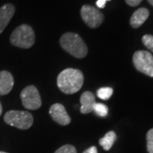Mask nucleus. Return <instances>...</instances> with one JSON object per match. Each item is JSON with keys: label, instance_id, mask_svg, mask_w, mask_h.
I'll return each instance as SVG.
<instances>
[{"label": "nucleus", "instance_id": "22", "mask_svg": "<svg viewBox=\"0 0 153 153\" xmlns=\"http://www.w3.org/2000/svg\"><path fill=\"white\" fill-rule=\"evenodd\" d=\"M147 1H148V3H149L151 5L153 6V0H147Z\"/></svg>", "mask_w": 153, "mask_h": 153}, {"label": "nucleus", "instance_id": "13", "mask_svg": "<svg viewBox=\"0 0 153 153\" xmlns=\"http://www.w3.org/2000/svg\"><path fill=\"white\" fill-rule=\"evenodd\" d=\"M117 140V134L113 131L108 132L104 137L100 139L99 143L102 146L105 151H109L111 148L112 147L113 144Z\"/></svg>", "mask_w": 153, "mask_h": 153}, {"label": "nucleus", "instance_id": "11", "mask_svg": "<svg viewBox=\"0 0 153 153\" xmlns=\"http://www.w3.org/2000/svg\"><path fill=\"white\" fill-rule=\"evenodd\" d=\"M80 103H81V113L82 114H88L94 111V105L96 103L95 101V96L92 92L86 91L82 93L80 98Z\"/></svg>", "mask_w": 153, "mask_h": 153}, {"label": "nucleus", "instance_id": "15", "mask_svg": "<svg viewBox=\"0 0 153 153\" xmlns=\"http://www.w3.org/2000/svg\"><path fill=\"white\" fill-rule=\"evenodd\" d=\"M112 94H113V89L109 87L100 88L97 90V96L100 99L104 100H106L111 98Z\"/></svg>", "mask_w": 153, "mask_h": 153}, {"label": "nucleus", "instance_id": "14", "mask_svg": "<svg viewBox=\"0 0 153 153\" xmlns=\"http://www.w3.org/2000/svg\"><path fill=\"white\" fill-rule=\"evenodd\" d=\"M94 111L95 112V114L98 115L99 117H104L108 114V107L102 103L96 102L94 105Z\"/></svg>", "mask_w": 153, "mask_h": 153}, {"label": "nucleus", "instance_id": "24", "mask_svg": "<svg viewBox=\"0 0 153 153\" xmlns=\"http://www.w3.org/2000/svg\"><path fill=\"white\" fill-rule=\"evenodd\" d=\"M0 153H8V152H0Z\"/></svg>", "mask_w": 153, "mask_h": 153}, {"label": "nucleus", "instance_id": "17", "mask_svg": "<svg viewBox=\"0 0 153 153\" xmlns=\"http://www.w3.org/2000/svg\"><path fill=\"white\" fill-rule=\"evenodd\" d=\"M142 42L144 45L149 50L153 52V36L150 34L144 35L142 38Z\"/></svg>", "mask_w": 153, "mask_h": 153}, {"label": "nucleus", "instance_id": "2", "mask_svg": "<svg viewBox=\"0 0 153 153\" xmlns=\"http://www.w3.org/2000/svg\"><path fill=\"white\" fill-rule=\"evenodd\" d=\"M60 44L63 49L76 58H84L88 54L87 45L76 33H66L61 36Z\"/></svg>", "mask_w": 153, "mask_h": 153}, {"label": "nucleus", "instance_id": "16", "mask_svg": "<svg viewBox=\"0 0 153 153\" xmlns=\"http://www.w3.org/2000/svg\"><path fill=\"white\" fill-rule=\"evenodd\" d=\"M146 147L149 153H153V128H151L146 134Z\"/></svg>", "mask_w": 153, "mask_h": 153}, {"label": "nucleus", "instance_id": "7", "mask_svg": "<svg viewBox=\"0 0 153 153\" xmlns=\"http://www.w3.org/2000/svg\"><path fill=\"white\" fill-rule=\"evenodd\" d=\"M81 16L83 22L90 28L100 27L104 22V16L97 8L91 5H83L81 9Z\"/></svg>", "mask_w": 153, "mask_h": 153}, {"label": "nucleus", "instance_id": "1", "mask_svg": "<svg viewBox=\"0 0 153 153\" xmlns=\"http://www.w3.org/2000/svg\"><path fill=\"white\" fill-rule=\"evenodd\" d=\"M84 81L83 74L78 69L67 68L57 77V85L63 93L72 94L79 91Z\"/></svg>", "mask_w": 153, "mask_h": 153}, {"label": "nucleus", "instance_id": "8", "mask_svg": "<svg viewBox=\"0 0 153 153\" xmlns=\"http://www.w3.org/2000/svg\"><path fill=\"white\" fill-rule=\"evenodd\" d=\"M49 114L51 115L53 120L60 125H67L71 123V117L66 112L63 105L59 103L52 105L49 109Z\"/></svg>", "mask_w": 153, "mask_h": 153}, {"label": "nucleus", "instance_id": "6", "mask_svg": "<svg viewBox=\"0 0 153 153\" xmlns=\"http://www.w3.org/2000/svg\"><path fill=\"white\" fill-rule=\"evenodd\" d=\"M21 99L22 105L26 109L37 110L42 105L41 96L38 88L33 85L27 86L22 90L21 93Z\"/></svg>", "mask_w": 153, "mask_h": 153}, {"label": "nucleus", "instance_id": "21", "mask_svg": "<svg viewBox=\"0 0 153 153\" xmlns=\"http://www.w3.org/2000/svg\"><path fill=\"white\" fill-rule=\"evenodd\" d=\"M83 153H98V150L95 146H91V147L87 149L86 151H84Z\"/></svg>", "mask_w": 153, "mask_h": 153}, {"label": "nucleus", "instance_id": "10", "mask_svg": "<svg viewBox=\"0 0 153 153\" xmlns=\"http://www.w3.org/2000/svg\"><path fill=\"white\" fill-rule=\"evenodd\" d=\"M14 86V77L10 72L0 71V95H5L10 92Z\"/></svg>", "mask_w": 153, "mask_h": 153}, {"label": "nucleus", "instance_id": "12", "mask_svg": "<svg viewBox=\"0 0 153 153\" xmlns=\"http://www.w3.org/2000/svg\"><path fill=\"white\" fill-rule=\"evenodd\" d=\"M150 15V11L146 8H140L138 9L130 18V25L133 28H139L142 26L146 21Z\"/></svg>", "mask_w": 153, "mask_h": 153}, {"label": "nucleus", "instance_id": "20", "mask_svg": "<svg viewBox=\"0 0 153 153\" xmlns=\"http://www.w3.org/2000/svg\"><path fill=\"white\" fill-rule=\"evenodd\" d=\"M108 1H111V0H97L96 1V6L100 9L105 8L106 2H108Z\"/></svg>", "mask_w": 153, "mask_h": 153}, {"label": "nucleus", "instance_id": "19", "mask_svg": "<svg viewBox=\"0 0 153 153\" xmlns=\"http://www.w3.org/2000/svg\"><path fill=\"white\" fill-rule=\"evenodd\" d=\"M125 2L127 4H128L131 7H135V6L139 5L142 2V0H125Z\"/></svg>", "mask_w": 153, "mask_h": 153}, {"label": "nucleus", "instance_id": "5", "mask_svg": "<svg viewBox=\"0 0 153 153\" xmlns=\"http://www.w3.org/2000/svg\"><path fill=\"white\" fill-rule=\"evenodd\" d=\"M133 63L137 70L146 76L153 77V55L145 50H140L134 54Z\"/></svg>", "mask_w": 153, "mask_h": 153}, {"label": "nucleus", "instance_id": "18", "mask_svg": "<svg viewBox=\"0 0 153 153\" xmlns=\"http://www.w3.org/2000/svg\"><path fill=\"white\" fill-rule=\"evenodd\" d=\"M55 153H76V150L71 145H65L56 150Z\"/></svg>", "mask_w": 153, "mask_h": 153}, {"label": "nucleus", "instance_id": "9", "mask_svg": "<svg viewBox=\"0 0 153 153\" xmlns=\"http://www.w3.org/2000/svg\"><path fill=\"white\" fill-rule=\"evenodd\" d=\"M16 12L15 6L11 4H6L0 8V34L10 23Z\"/></svg>", "mask_w": 153, "mask_h": 153}, {"label": "nucleus", "instance_id": "3", "mask_svg": "<svg viewBox=\"0 0 153 153\" xmlns=\"http://www.w3.org/2000/svg\"><path fill=\"white\" fill-rule=\"evenodd\" d=\"M10 43L16 47L29 49L35 43V33L33 29L27 24L19 26L10 36Z\"/></svg>", "mask_w": 153, "mask_h": 153}, {"label": "nucleus", "instance_id": "23", "mask_svg": "<svg viewBox=\"0 0 153 153\" xmlns=\"http://www.w3.org/2000/svg\"><path fill=\"white\" fill-rule=\"evenodd\" d=\"M2 111H3V108H2V105L0 103V116L2 114Z\"/></svg>", "mask_w": 153, "mask_h": 153}, {"label": "nucleus", "instance_id": "4", "mask_svg": "<svg viewBox=\"0 0 153 153\" xmlns=\"http://www.w3.org/2000/svg\"><path fill=\"white\" fill-rule=\"evenodd\" d=\"M4 122L20 129H28L33 123V117L26 111H10L4 115Z\"/></svg>", "mask_w": 153, "mask_h": 153}]
</instances>
